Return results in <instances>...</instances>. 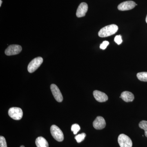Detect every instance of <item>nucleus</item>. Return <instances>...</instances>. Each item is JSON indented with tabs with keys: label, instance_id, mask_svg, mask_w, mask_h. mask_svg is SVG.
<instances>
[{
	"label": "nucleus",
	"instance_id": "nucleus-21",
	"mask_svg": "<svg viewBox=\"0 0 147 147\" xmlns=\"http://www.w3.org/2000/svg\"><path fill=\"white\" fill-rule=\"evenodd\" d=\"M2 3V0H0V7L1 6Z\"/></svg>",
	"mask_w": 147,
	"mask_h": 147
},
{
	"label": "nucleus",
	"instance_id": "nucleus-13",
	"mask_svg": "<svg viewBox=\"0 0 147 147\" xmlns=\"http://www.w3.org/2000/svg\"><path fill=\"white\" fill-rule=\"evenodd\" d=\"M35 144L37 147H49L47 140L42 137H39L36 138Z\"/></svg>",
	"mask_w": 147,
	"mask_h": 147
},
{
	"label": "nucleus",
	"instance_id": "nucleus-19",
	"mask_svg": "<svg viewBox=\"0 0 147 147\" xmlns=\"http://www.w3.org/2000/svg\"><path fill=\"white\" fill-rule=\"evenodd\" d=\"M114 41H115L118 44V45H120L121 43L123 42L122 39V37L121 35H117L115 37Z\"/></svg>",
	"mask_w": 147,
	"mask_h": 147
},
{
	"label": "nucleus",
	"instance_id": "nucleus-11",
	"mask_svg": "<svg viewBox=\"0 0 147 147\" xmlns=\"http://www.w3.org/2000/svg\"><path fill=\"white\" fill-rule=\"evenodd\" d=\"M93 95L96 100L99 102H105L108 99V96L106 94L97 90L93 92Z\"/></svg>",
	"mask_w": 147,
	"mask_h": 147
},
{
	"label": "nucleus",
	"instance_id": "nucleus-9",
	"mask_svg": "<svg viewBox=\"0 0 147 147\" xmlns=\"http://www.w3.org/2000/svg\"><path fill=\"white\" fill-rule=\"evenodd\" d=\"M94 127L96 129H102L106 126L105 119L101 116H98L93 123Z\"/></svg>",
	"mask_w": 147,
	"mask_h": 147
},
{
	"label": "nucleus",
	"instance_id": "nucleus-12",
	"mask_svg": "<svg viewBox=\"0 0 147 147\" xmlns=\"http://www.w3.org/2000/svg\"><path fill=\"white\" fill-rule=\"evenodd\" d=\"M121 98L126 102H132L134 100V94L130 92L124 91L121 95Z\"/></svg>",
	"mask_w": 147,
	"mask_h": 147
},
{
	"label": "nucleus",
	"instance_id": "nucleus-2",
	"mask_svg": "<svg viewBox=\"0 0 147 147\" xmlns=\"http://www.w3.org/2000/svg\"><path fill=\"white\" fill-rule=\"evenodd\" d=\"M50 132L53 138L59 142H61L64 140L63 132L57 125H52L50 127Z\"/></svg>",
	"mask_w": 147,
	"mask_h": 147
},
{
	"label": "nucleus",
	"instance_id": "nucleus-22",
	"mask_svg": "<svg viewBox=\"0 0 147 147\" xmlns=\"http://www.w3.org/2000/svg\"><path fill=\"white\" fill-rule=\"evenodd\" d=\"M146 23L147 24V15L146 17Z\"/></svg>",
	"mask_w": 147,
	"mask_h": 147
},
{
	"label": "nucleus",
	"instance_id": "nucleus-5",
	"mask_svg": "<svg viewBox=\"0 0 147 147\" xmlns=\"http://www.w3.org/2000/svg\"><path fill=\"white\" fill-rule=\"evenodd\" d=\"M118 142L120 147H132V142L128 136L121 134L119 135Z\"/></svg>",
	"mask_w": 147,
	"mask_h": 147
},
{
	"label": "nucleus",
	"instance_id": "nucleus-7",
	"mask_svg": "<svg viewBox=\"0 0 147 147\" xmlns=\"http://www.w3.org/2000/svg\"><path fill=\"white\" fill-rule=\"evenodd\" d=\"M50 89L56 100L58 102H61L63 100V97L57 86L55 84H52L50 86Z\"/></svg>",
	"mask_w": 147,
	"mask_h": 147
},
{
	"label": "nucleus",
	"instance_id": "nucleus-10",
	"mask_svg": "<svg viewBox=\"0 0 147 147\" xmlns=\"http://www.w3.org/2000/svg\"><path fill=\"white\" fill-rule=\"evenodd\" d=\"M88 10V5L86 3H82L79 5L76 11V15L78 18L84 17Z\"/></svg>",
	"mask_w": 147,
	"mask_h": 147
},
{
	"label": "nucleus",
	"instance_id": "nucleus-18",
	"mask_svg": "<svg viewBox=\"0 0 147 147\" xmlns=\"http://www.w3.org/2000/svg\"><path fill=\"white\" fill-rule=\"evenodd\" d=\"M0 147H7L5 138L2 136L0 137Z\"/></svg>",
	"mask_w": 147,
	"mask_h": 147
},
{
	"label": "nucleus",
	"instance_id": "nucleus-17",
	"mask_svg": "<svg viewBox=\"0 0 147 147\" xmlns=\"http://www.w3.org/2000/svg\"><path fill=\"white\" fill-rule=\"evenodd\" d=\"M81 129V127L78 124H74L71 126V131H73L74 134H76Z\"/></svg>",
	"mask_w": 147,
	"mask_h": 147
},
{
	"label": "nucleus",
	"instance_id": "nucleus-14",
	"mask_svg": "<svg viewBox=\"0 0 147 147\" xmlns=\"http://www.w3.org/2000/svg\"><path fill=\"white\" fill-rule=\"evenodd\" d=\"M137 78L142 82H147V72H141L137 74Z\"/></svg>",
	"mask_w": 147,
	"mask_h": 147
},
{
	"label": "nucleus",
	"instance_id": "nucleus-4",
	"mask_svg": "<svg viewBox=\"0 0 147 147\" xmlns=\"http://www.w3.org/2000/svg\"><path fill=\"white\" fill-rule=\"evenodd\" d=\"M8 115L13 119L19 120L22 118L23 112L21 108L12 107L9 110Z\"/></svg>",
	"mask_w": 147,
	"mask_h": 147
},
{
	"label": "nucleus",
	"instance_id": "nucleus-1",
	"mask_svg": "<svg viewBox=\"0 0 147 147\" xmlns=\"http://www.w3.org/2000/svg\"><path fill=\"white\" fill-rule=\"evenodd\" d=\"M118 30V27L115 24L106 26L100 29L98 33V36L106 37L115 34Z\"/></svg>",
	"mask_w": 147,
	"mask_h": 147
},
{
	"label": "nucleus",
	"instance_id": "nucleus-15",
	"mask_svg": "<svg viewBox=\"0 0 147 147\" xmlns=\"http://www.w3.org/2000/svg\"><path fill=\"white\" fill-rule=\"evenodd\" d=\"M139 125L140 128L144 130L145 136L147 137V121H141L139 123Z\"/></svg>",
	"mask_w": 147,
	"mask_h": 147
},
{
	"label": "nucleus",
	"instance_id": "nucleus-6",
	"mask_svg": "<svg viewBox=\"0 0 147 147\" xmlns=\"http://www.w3.org/2000/svg\"><path fill=\"white\" fill-rule=\"evenodd\" d=\"M22 50V48L21 45H11L7 47L5 53L7 56H12L18 55L21 53Z\"/></svg>",
	"mask_w": 147,
	"mask_h": 147
},
{
	"label": "nucleus",
	"instance_id": "nucleus-16",
	"mask_svg": "<svg viewBox=\"0 0 147 147\" xmlns=\"http://www.w3.org/2000/svg\"><path fill=\"white\" fill-rule=\"evenodd\" d=\"M86 136V133H82V134H78L75 136V139H76L77 143H80L84 141Z\"/></svg>",
	"mask_w": 147,
	"mask_h": 147
},
{
	"label": "nucleus",
	"instance_id": "nucleus-20",
	"mask_svg": "<svg viewBox=\"0 0 147 147\" xmlns=\"http://www.w3.org/2000/svg\"><path fill=\"white\" fill-rule=\"evenodd\" d=\"M109 44V42L108 41H104L102 42L100 45V48L102 50H105L106 49V47L108 46Z\"/></svg>",
	"mask_w": 147,
	"mask_h": 147
},
{
	"label": "nucleus",
	"instance_id": "nucleus-8",
	"mask_svg": "<svg viewBox=\"0 0 147 147\" xmlns=\"http://www.w3.org/2000/svg\"><path fill=\"white\" fill-rule=\"evenodd\" d=\"M136 5V3L133 1H126L120 4L118 9L120 11L129 10L134 8Z\"/></svg>",
	"mask_w": 147,
	"mask_h": 147
},
{
	"label": "nucleus",
	"instance_id": "nucleus-3",
	"mask_svg": "<svg viewBox=\"0 0 147 147\" xmlns=\"http://www.w3.org/2000/svg\"><path fill=\"white\" fill-rule=\"evenodd\" d=\"M43 59L41 57H38L33 59L29 64L28 70L30 73L34 72L42 64Z\"/></svg>",
	"mask_w": 147,
	"mask_h": 147
},
{
	"label": "nucleus",
	"instance_id": "nucleus-23",
	"mask_svg": "<svg viewBox=\"0 0 147 147\" xmlns=\"http://www.w3.org/2000/svg\"><path fill=\"white\" fill-rule=\"evenodd\" d=\"M20 147H25V146H20Z\"/></svg>",
	"mask_w": 147,
	"mask_h": 147
}]
</instances>
